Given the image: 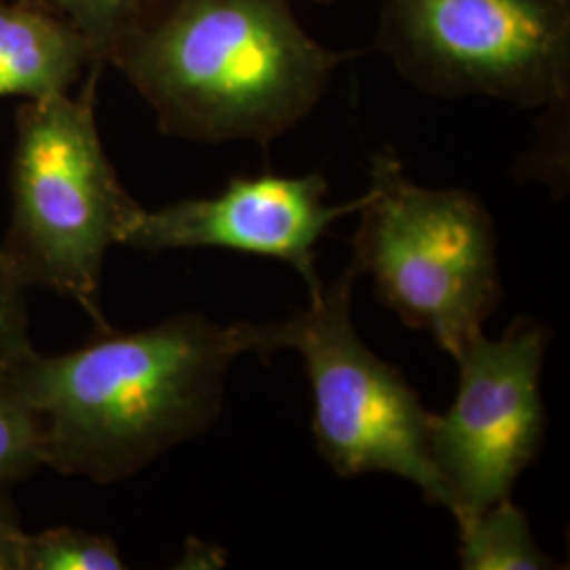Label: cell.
<instances>
[{
  "label": "cell",
  "mask_w": 570,
  "mask_h": 570,
  "mask_svg": "<svg viewBox=\"0 0 570 570\" xmlns=\"http://www.w3.org/2000/svg\"><path fill=\"white\" fill-rule=\"evenodd\" d=\"M353 235L355 273L379 303L423 330L454 360L501 305L497 233L487 205L465 188L410 180L393 148L372 155Z\"/></svg>",
  "instance_id": "277c9868"
},
{
  "label": "cell",
  "mask_w": 570,
  "mask_h": 570,
  "mask_svg": "<svg viewBox=\"0 0 570 570\" xmlns=\"http://www.w3.org/2000/svg\"><path fill=\"white\" fill-rule=\"evenodd\" d=\"M121 550L108 534L56 527L28 532L23 543V570H122Z\"/></svg>",
  "instance_id": "8fae6325"
},
{
  "label": "cell",
  "mask_w": 570,
  "mask_h": 570,
  "mask_svg": "<svg viewBox=\"0 0 570 570\" xmlns=\"http://www.w3.org/2000/svg\"><path fill=\"white\" fill-rule=\"evenodd\" d=\"M550 330L515 317L499 341L475 336L454 360L459 389L429 423V450L456 524L511 497L543 446L548 412L541 370Z\"/></svg>",
  "instance_id": "52a82bcc"
},
{
  "label": "cell",
  "mask_w": 570,
  "mask_h": 570,
  "mask_svg": "<svg viewBox=\"0 0 570 570\" xmlns=\"http://www.w3.org/2000/svg\"><path fill=\"white\" fill-rule=\"evenodd\" d=\"M94 66L77 96L26 100L16 112L11 223L0 252L28 287L75 301L106 330L100 308L104 261L121 245L138 204L110 164L96 121Z\"/></svg>",
  "instance_id": "3957f363"
},
{
  "label": "cell",
  "mask_w": 570,
  "mask_h": 570,
  "mask_svg": "<svg viewBox=\"0 0 570 570\" xmlns=\"http://www.w3.org/2000/svg\"><path fill=\"white\" fill-rule=\"evenodd\" d=\"M374 47L429 96L569 102L570 0H381Z\"/></svg>",
  "instance_id": "8992f818"
},
{
  "label": "cell",
  "mask_w": 570,
  "mask_h": 570,
  "mask_svg": "<svg viewBox=\"0 0 570 570\" xmlns=\"http://www.w3.org/2000/svg\"><path fill=\"white\" fill-rule=\"evenodd\" d=\"M96 60L81 32L32 0H0V100L70 94Z\"/></svg>",
  "instance_id": "9c48e42d"
},
{
  "label": "cell",
  "mask_w": 570,
  "mask_h": 570,
  "mask_svg": "<svg viewBox=\"0 0 570 570\" xmlns=\"http://www.w3.org/2000/svg\"><path fill=\"white\" fill-rule=\"evenodd\" d=\"M362 204L364 195L343 205L327 204L322 174L237 176L212 197L140 207L121 245L148 254L220 247L282 261L305 279L313 296L324 287L315 268V245L330 226L357 214Z\"/></svg>",
  "instance_id": "ba28073f"
},
{
  "label": "cell",
  "mask_w": 570,
  "mask_h": 570,
  "mask_svg": "<svg viewBox=\"0 0 570 570\" xmlns=\"http://www.w3.org/2000/svg\"><path fill=\"white\" fill-rule=\"evenodd\" d=\"M42 469L37 416L11 391H0V487H11Z\"/></svg>",
  "instance_id": "4fadbf2b"
},
{
  "label": "cell",
  "mask_w": 570,
  "mask_h": 570,
  "mask_svg": "<svg viewBox=\"0 0 570 570\" xmlns=\"http://www.w3.org/2000/svg\"><path fill=\"white\" fill-rule=\"evenodd\" d=\"M355 51L315 41L292 0H157L110 51L165 136L266 148L315 110Z\"/></svg>",
  "instance_id": "7a4b0ae2"
},
{
  "label": "cell",
  "mask_w": 570,
  "mask_h": 570,
  "mask_svg": "<svg viewBox=\"0 0 570 570\" xmlns=\"http://www.w3.org/2000/svg\"><path fill=\"white\" fill-rule=\"evenodd\" d=\"M26 292L28 284L0 252V391H9L16 372L37 351L30 341Z\"/></svg>",
  "instance_id": "5bb4252c"
},
{
  "label": "cell",
  "mask_w": 570,
  "mask_h": 570,
  "mask_svg": "<svg viewBox=\"0 0 570 570\" xmlns=\"http://www.w3.org/2000/svg\"><path fill=\"white\" fill-rule=\"evenodd\" d=\"M70 21L89 42L96 60L106 66L122 35L157 0H32Z\"/></svg>",
  "instance_id": "7c38bea8"
},
{
  "label": "cell",
  "mask_w": 570,
  "mask_h": 570,
  "mask_svg": "<svg viewBox=\"0 0 570 570\" xmlns=\"http://www.w3.org/2000/svg\"><path fill=\"white\" fill-rule=\"evenodd\" d=\"M459 527V567L465 570H550L560 564L539 548L529 515L505 497Z\"/></svg>",
  "instance_id": "30bf717a"
},
{
  "label": "cell",
  "mask_w": 570,
  "mask_h": 570,
  "mask_svg": "<svg viewBox=\"0 0 570 570\" xmlns=\"http://www.w3.org/2000/svg\"><path fill=\"white\" fill-rule=\"evenodd\" d=\"M273 351V322L218 324L180 313L136 332L98 330L60 355L35 351L9 391L37 416L42 468L115 484L209 431L233 362Z\"/></svg>",
  "instance_id": "6da1fadb"
},
{
  "label": "cell",
  "mask_w": 570,
  "mask_h": 570,
  "mask_svg": "<svg viewBox=\"0 0 570 570\" xmlns=\"http://www.w3.org/2000/svg\"><path fill=\"white\" fill-rule=\"evenodd\" d=\"M311 2H317V4H330V2H336V0H311Z\"/></svg>",
  "instance_id": "2e32d148"
},
{
  "label": "cell",
  "mask_w": 570,
  "mask_h": 570,
  "mask_svg": "<svg viewBox=\"0 0 570 570\" xmlns=\"http://www.w3.org/2000/svg\"><path fill=\"white\" fill-rule=\"evenodd\" d=\"M9 487H0V570H23L26 530L21 529L20 511L9 497Z\"/></svg>",
  "instance_id": "9a60e30c"
},
{
  "label": "cell",
  "mask_w": 570,
  "mask_h": 570,
  "mask_svg": "<svg viewBox=\"0 0 570 570\" xmlns=\"http://www.w3.org/2000/svg\"><path fill=\"white\" fill-rule=\"evenodd\" d=\"M348 265L336 282L308 296V306L273 322L277 348L305 360L313 391L317 452L338 478L393 473L431 505L449 510V494L429 450L431 412L406 376L360 338L351 320L357 282Z\"/></svg>",
  "instance_id": "5b68a950"
}]
</instances>
